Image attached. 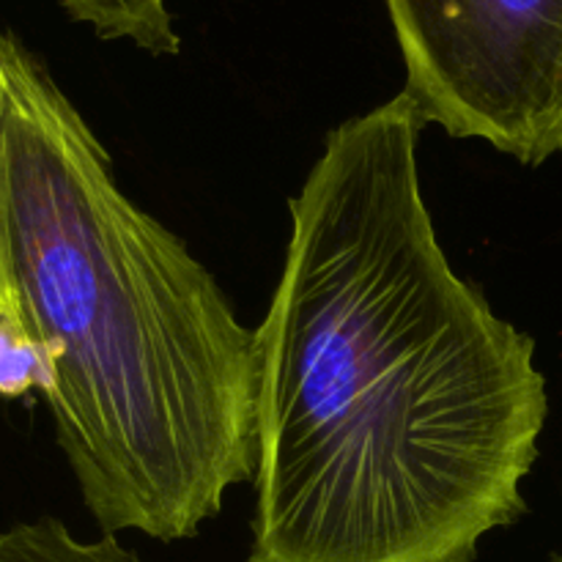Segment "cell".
Wrapping results in <instances>:
<instances>
[{
    "mask_svg": "<svg viewBox=\"0 0 562 562\" xmlns=\"http://www.w3.org/2000/svg\"><path fill=\"white\" fill-rule=\"evenodd\" d=\"M104 42H130L151 55H176L181 36L168 0H55Z\"/></svg>",
    "mask_w": 562,
    "mask_h": 562,
    "instance_id": "obj_4",
    "label": "cell"
},
{
    "mask_svg": "<svg viewBox=\"0 0 562 562\" xmlns=\"http://www.w3.org/2000/svg\"><path fill=\"white\" fill-rule=\"evenodd\" d=\"M3 217L55 439L104 536L187 541L256 472V333L14 36Z\"/></svg>",
    "mask_w": 562,
    "mask_h": 562,
    "instance_id": "obj_2",
    "label": "cell"
},
{
    "mask_svg": "<svg viewBox=\"0 0 562 562\" xmlns=\"http://www.w3.org/2000/svg\"><path fill=\"white\" fill-rule=\"evenodd\" d=\"M404 91L335 126L256 329L250 562H472L525 514L536 344L459 278Z\"/></svg>",
    "mask_w": 562,
    "mask_h": 562,
    "instance_id": "obj_1",
    "label": "cell"
},
{
    "mask_svg": "<svg viewBox=\"0 0 562 562\" xmlns=\"http://www.w3.org/2000/svg\"><path fill=\"white\" fill-rule=\"evenodd\" d=\"M0 324H3V327H9V324H5V311H3V302H0Z\"/></svg>",
    "mask_w": 562,
    "mask_h": 562,
    "instance_id": "obj_7",
    "label": "cell"
},
{
    "mask_svg": "<svg viewBox=\"0 0 562 562\" xmlns=\"http://www.w3.org/2000/svg\"><path fill=\"white\" fill-rule=\"evenodd\" d=\"M0 562H143L115 536L80 541L64 521L44 516L0 532Z\"/></svg>",
    "mask_w": 562,
    "mask_h": 562,
    "instance_id": "obj_5",
    "label": "cell"
},
{
    "mask_svg": "<svg viewBox=\"0 0 562 562\" xmlns=\"http://www.w3.org/2000/svg\"><path fill=\"white\" fill-rule=\"evenodd\" d=\"M554 562H562V558H560V560H554Z\"/></svg>",
    "mask_w": 562,
    "mask_h": 562,
    "instance_id": "obj_8",
    "label": "cell"
},
{
    "mask_svg": "<svg viewBox=\"0 0 562 562\" xmlns=\"http://www.w3.org/2000/svg\"><path fill=\"white\" fill-rule=\"evenodd\" d=\"M14 36L11 33H0V302L5 311V324L11 333L25 344H33L31 333H27L25 311H22L20 294H16L14 278H11V261H9V245H5V217H3V132H5V113H9V49Z\"/></svg>",
    "mask_w": 562,
    "mask_h": 562,
    "instance_id": "obj_6",
    "label": "cell"
},
{
    "mask_svg": "<svg viewBox=\"0 0 562 562\" xmlns=\"http://www.w3.org/2000/svg\"><path fill=\"white\" fill-rule=\"evenodd\" d=\"M423 124L521 165L562 151V0H384Z\"/></svg>",
    "mask_w": 562,
    "mask_h": 562,
    "instance_id": "obj_3",
    "label": "cell"
}]
</instances>
